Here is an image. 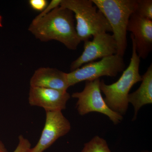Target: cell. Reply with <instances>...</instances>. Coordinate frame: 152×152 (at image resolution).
Listing matches in <instances>:
<instances>
[{
    "label": "cell",
    "instance_id": "6da1fadb",
    "mask_svg": "<svg viewBox=\"0 0 152 152\" xmlns=\"http://www.w3.org/2000/svg\"><path fill=\"white\" fill-rule=\"evenodd\" d=\"M74 19L72 12L59 6L44 16L35 18L28 30L41 42L57 41L69 50H76L81 42Z\"/></svg>",
    "mask_w": 152,
    "mask_h": 152
},
{
    "label": "cell",
    "instance_id": "4fadbf2b",
    "mask_svg": "<svg viewBox=\"0 0 152 152\" xmlns=\"http://www.w3.org/2000/svg\"><path fill=\"white\" fill-rule=\"evenodd\" d=\"M81 152H111L105 140L98 136L85 144Z\"/></svg>",
    "mask_w": 152,
    "mask_h": 152
},
{
    "label": "cell",
    "instance_id": "5b68a950",
    "mask_svg": "<svg viewBox=\"0 0 152 152\" xmlns=\"http://www.w3.org/2000/svg\"><path fill=\"white\" fill-rule=\"evenodd\" d=\"M124 57L115 54L103 58L98 61L88 63L67 73L69 86L80 82L94 80L104 76L116 77L124 70Z\"/></svg>",
    "mask_w": 152,
    "mask_h": 152
},
{
    "label": "cell",
    "instance_id": "2e32d148",
    "mask_svg": "<svg viewBox=\"0 0 152 152\" xmlns=\"http://www.w3.org/2000/svg\"><path fill=\"white\" fill-rule=\"evenodd\" d=\"M28 3L33 10L41 12L45 9L48 4L47 0H30Z\"/></svg>",
    "mask_w": 152,
    "mask_h": 152
},
{
    "label": "cell",
    "instance_id": "d6986e66",
    "mask_svg": "<svg viewBox=\"0 0 152 152\" xmlns=\"http://www.w3.org/2000/svg\"></svg>",
    "mask_w": 152,
    "mask_h": 152
},
{
    "label": "cell",
    "instance_id": "3957f363",
    "mask_svg": "<svg viewBox=\"0 0 152 152\" xmlns=\"http://www.w3.org/2000/svg\"><path fill=\"white\" fill-rule=\"evenodd\" d=\"M112 28L117 45L116 54L124 57L127 47L128 24L135 12L137 0H92Z\"/></svg>",
    "mask_w": 152,
    "mask_h": 152
},
{
    "label": "cell",
    "instance_id": "8fae6325",
    "mask_svg": "<svg viewBox=\"0 0 152 152\" xmlns=\"http://www.w3.org/2000/svg\"><path fill=\"white\" fill-rule=\"evenodd\" d=\"M31 87L67 91L69 88L66 73L55 68L41 67L35 71L30 80Z\"/></svg>",
    "mask_w": 152,
    "mask_h": 152
},
{
    "label": "cell",
    "instance_id": "ac0fdd59",
    "mask_svg": "<svg viewBox=\"0 0 152 152\" xmlns=\"http://www.w3.org/2000/svg\"><path fill=\"white\" fill-rule=\"evenodd\" d=\"M0 152H9L5 146L1 141L0 140Z\"/></svg>",
    "mask_w": 152,
    "mask_h": 152
},
{
    "label": "cell",
    "instance_id": "ba28073f",
    "mask_svg": "<svg viewBox=\"0 0 152 152\" xmlns=\"http://www.w3.org/2000/svg\"><path fill=\"white\" fill-rule=\"evenodd\" d=\"M45 126L36 145L29 152H43L70 131L71 124L62 111H47Z\"/></svg>",
    "mask_w": 152,
    "mask_h": 152
},
{
    "label": "cell",
    "instance_id": "30bf717a",
    "mask_svg": "<svg viewBox=\"0 0 152 152\" xmlns=\"http://www.w3.org/2000/svg\"><path fill=\"white\" fill-rule=\"evenodd\" d=\"M70 95L67 91L39 87H30L28 102L47 111H62L65 110Z\"/></svg>",
    "mask_w": 152,
    "mask_h": 152
},
{
    "label": "cell",
    "instance_id": "5bb4252c",
    "mask_svg": "<svg viewBox=\"0 0 152 152\" xmlns=\"http://www.w3.org/2000/svg\"><path fill=\"white\" fill-rule=\"evenodd\" d=\"M135 13L145 18L152 20V0H137Z\"/></svg>",
    "mask_w": 152,
    "mask_h": 152
},
{
    "label": "cell",
    "instance_id": "e0dca14e",
    "mask_svg": "<svg viewBox=\"0 0 152 152\" xmlns=\"http://www.w3.org/2000/svg\"><path fill=\"white\" fill-rule=\"evenodd\" d=\"M61 1L62 0H52L48 4L45 9L39 14L38 16H37L36 18H41V17L44 16L48 14L49 13L51 12L53 10H54L55 9L59 7Z\"/></svg>",
    "mask_w": 152,
    "mask_h": 152
},
{
    "label": "cell",
    "instance_id": "8992f818",
    "mask_svg": "<svg viewBox=\"0 0 152 152\" xmlns=\"http://www.w3.org/2000/svg\"><path fill=\"white\" fill-rule=\"evenodd\" d=\"M100 81V79L86 81L82 91L72 94V97L77 99V111L81 115L91 112L100 113L108 117L114 124H118L122 121L123 116L112 110L106 103L101 94Z\"/></svg>",
    "mask_w": 152,
    "mask_h": 152
},
{
    "label": "cell",
    "instance_id": "7c38bea8",
    "mask_svg": "<svg viewBox=\"0 0 152 152\" xmlns=\"http://www.w3.org/2000/svg\"><path fill=\"white\" fill-rule=\"evenodd\" d=\"M142 76L141 84L137 91L129 94L128 102L134 110L133 120L135 119L139 110L145 105L152 103V64Z\"/></svg>",
    "mask_w": 152,
    "mask_h": 152
},
{
    "label": "cell",
    "instance_id": "9c48e42d",
    "mask_svg": "<svg viewBox=\"0 0 152 152\" xmlns=\"http://www.w3.org/2000/svg\"><path fill=\"white\" fill-rule=\"evenodd\" d=\"M127 30L132 32L138 56L146 58L152 50V20L134 13L129 20Z\"/></svg>",
    "mask_w": 152,
    "mask_h": 152
},
{
    "label": "cell",
    "instance_id": "9a60e30c",
    "mask_svg": "<svg viewBox=\"0 0 152 152\" xmlns=\"http://www.w3.org/2000/svg\"><path fill=\"white\" fill-rule=\"evenodd\" d=\"M18 139V144L13 152H29L31 148L29 141L22 135L19 136Z\"/></svg>",
    "mask_w": 152,
    "mask_h": 152
},
{
    "label": "cell",
    "instance_id": "52a82bcc",
    "mask_svg": "<svg viewBox=\"0 0 152 152\" xmlns=\"http://www.w3.org/2000/svg\"><path fill=\"white\" fill-rule=\"evenodd\" d=\"M116 54V43L113 35L107 33L96 35L93 37L92 40L84 42L83 52L71 64V72L98 59Z\"/></svg>",
    "mask_w": 152,
    "mask_h": 152
},
{
    "label": "cell",
    "instance_id": "7a4b0ae2",
    "mask_svg": "<svg viewBox=\"0 0 152 152\" xmlns=\"http://www.w3.org/2000/svg\"><path fill=\"white\" fill-rule=\"evenodd\" d=\"M131 38L132 53L128 67L123 71L121 77L115 83L107 85L102 80L100 83L101 91L105 96L104 100L106 103L112 110L122 116L127 111L130 91L134 85L142 80V76L139 72L140 58L136 51L134 41L131 36Z\"/></svg>",
    "mask_w": 152,
    "mask_h": 152
},
{
    "label": "cell",
    "instance_id": "277c9868",
    "mask_svg": "<svg viewBox=\"0 0 152 152\" xmlns=\"http://www.w3.org/2000/svg\"><path fill=\"white\" fill-rule=\"evenodd\" d=\"M60 6L73 12L76 31L81 42L89 40L99 34L112 32L109 22L92 0H62Z\"/></svg>",
    "mask_w": 152,
    "mask_h": 152
}]
</instances>
